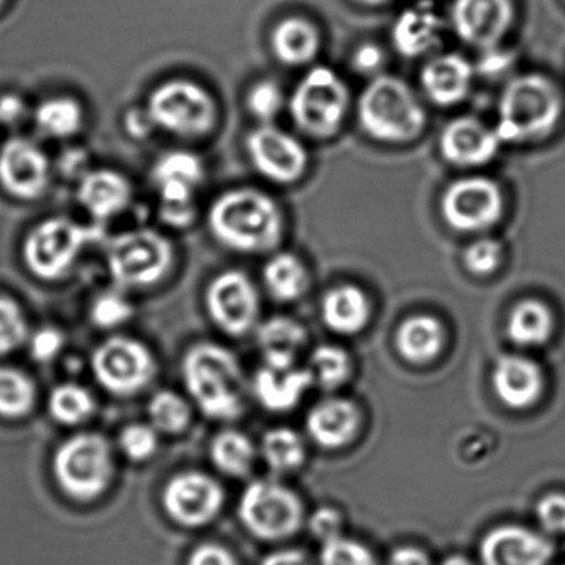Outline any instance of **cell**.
Instances as JSON below:
<instances>
[{
  "label": "cell",
  "mask_w": 565,
  "mask_h": 565,
  "mask_svg": "<svg viewBox=\"0 0 565 565\" xmlns=\"http://www.w3.org/2000/svg\"><path fill=\"white\" fill-rule=\"evenodd\" d=\"M515 21L514 0H455L451 24L459 41L484 52L499 47Z\"/></svg>",
  "instance_id": "e0dca14e"
},
{
  "label": "cell",
  "mask_w": 565,
  "mask_h": 565,
  "mask_svg": "<svg viewBox=\"0 0 565 565\" xmlns=\"http://www.w3.org/2000/svg\"><path fill=\"white\" fill-rule=\"evenodd\" d=\"M388 565H429V561L419 548L399 547L393 552Z\"/></svg>",
  "instance_id": "db71d44e"
},
{
  "label": "cell",
  "mask_w": 565,
  "mask_h": 565,
  "mask_svg": "<svg viewBox=\"0 0 565 565\" xmlns=\"http://www.w3.org/2000/svg\"><path fill=\"white\" fill-rule=\"evenodd\" d=\"M204 180V168L196 154L171 151L153 168V181L160 191L161 220L173 227H188L196 216L194 191Z\"/></svg>",
  "instance_id": "4fadbf2b"
},
{
  "label": "cell",
  "mask_w": 565,
  "mask_h": 565,
  "mask_svg": "<svg viewBox=\"0 0 565 565\" xmlns=\"http://www.w3.org/2000/svg\"><path fill=\"white\" fill-rule=\"evenodd\" d=\"M211 459L224 475L241 478L253 469L256 449L246 435L226 429L214 436L211 443Z\"/></svg>",
  "instance_id": "d6a6232c"
},
{
  "label": "cell",
  "mask_w": 565,
  "mask_h": 565,
  "mask_svg": "<svg viewBox=\"0 0 565 565\" xmlns=\"http://www.w3.org/2000/svg\"><path fill=\"white\" fill-rule=\"evenodd\" d=\"M552 552L547 539L518 525L494 529L481 542L484 565H547Z\"/></svg>",
  "instance_id": "ffe728a7"
},
{
  "label": "cell",
  "mask_w": 565,
  "mask_h": 565,
  "mask_svg": "<svg viewBox=\"0 0 565 565\" xmlns=\"http://www.w3.org/2000/svg\"><path fill=\"white\" fill-rule=\"evenodd\" d=\"M491 380L499 402L512 409L529 408L544 392L541 366L525 356H501L495 362Z\"/></svg>",
  "instance_id": "44dd1931"
},
{
  "label": "cell",
  "mask_w": 565,
  "mask_h": 565,
  "mask_svg": "<svg viewBox=\"0 0 565 565\" xmlns=\"http://www.w3.org/2000/svg\"><path fill=\"white\" fill-rule=\"evenodd\" d=\"M247 153L260 177L277 184L297 183L306 174L309 154L294 135L263 125L247 137Z\"/></svg>",
  "instance_id": "5bb4252c"
},
{
  "label": "cell",
  "mask_w": 565,
  "mask_h": 565,
  "mask_svg": "<svg viewBox=\"0 0 565 565\" xmlns=\"http://www.w3.org/2000/svg\"><path fill=\"white\" fill-rule=\"evenodd\" d=\"M6 0H0V8H2V4H4Z\"/></svg>",
  "instance_id": "91938a15"
},
{
  "label": "cell",
  "mask_w": 565,
  "mask_h": 565,
  "mask_svg": "<svg viewBox=\"0 0 565 565\" xmlns=\"http://www.w3.org/2000/svg\"><path fill=\"white\" fill-rule=\"evenodd\" d=\"M370 313L372 306L369 297L355 286L335 287L322 300L323 322L340 335H353L365 329Z\"/></svg>",
  "instance_id": "83f0119b"
},
{
  "label": "cell",
  "mask_w": 565,
  "mask_h": 565,
  "mask_svg": "<svg viewBox=\"0 0 565 565\" xmlns=\"http://www.w3.org/2000/svg\"><path fill=\"white\" fill-rule=\"evenodd\" d=\"M84 114L74 98L57 97L45 100L35 110V125L49 138H68L82 127Z\"/></svg>",
  "instance_id": "836d02e7"
},
{
  "label": "cell",
  "mask_w": 565,
  "mask_h": 565,
  "mask_svg": "<svg viewBox=\"0 0 565 565\" xmlns=\"http://www.w3.org/2000/svg\"><path fill=\"white\" fill-rule=\"evenodd\" d=\"M151 127H154L148 111L134 110L127 118V128L134 137H147L150 134Z\"/></svg>",
  "instance_id": "11a10c76"
},
{
  "label": "cell",
  "mask_w": 565,
  "mask_h": 565,
  "mask_svg": "<svg viewBox=\"0 0 565 565\" xmlns=\"http://www.w3.org/2000/svg\"><path fill=\"white\" fill-rule=\"evenodd\" d=\"M148 416L157 431L178 435L184 431L191 422V408L186 399L178 393L163 390L148 403Z\"/></svg>",
  "instance_id": "74e56055"
},
{
  "label": "cell",
  "mask_w": 565,
  "mask_h": 565,
  "mask_svg": "<svg viewBox=\"0 0 565 565\" xmlns=\"http://www.w3.org/2000/svg\"><path fill=\"white\" fill-rule=\"evenodd\" d=\"M65 337L55 327H44L32 335L31 353L38 362H51L64 349Z\"/></svg>",
  "instance_id": "7dc6e473"
},
{
  "label": "cell",
  "mask_w": 565,
  "mask_h": 565,
  "mask_svg": "<svg viewBox=\"0 0 565 565\" xmlns=\"http://www.w3.org/2000/svg\"><path fill=\"white\" fill-rule=\"evenodd\" d=\"M131 317H134V306L120 292L100 294L92 303V322L100 329H117L127 323Z\"/></svg>",
  "instance_id": "60d3db41"
},
{
  "label": "cell",
  "mask_w": 565,
  "mask_h": 565,
  "mask_svg": "<svg viewBox=\"0 0 565 565\" xmlns=\"http://www.w3.org/2000/svg\"><path fill=\"white\" fill-rule=\"evenodd\" d=\"M320 44L317 25L299 15L280 21L270 35L274 55L286 67H303L316 61Z\"/></svg>",
  "instance_id": "4316f807"
},
{
  "label": "cell",
  "mask_w": 565,
  "mask_h": 565,
  "mask_svg": "<svg viewBox=\"0 0 565 565\" xmlns=\"http://www.w3.org/2000/svg\"><path fill=\"white\" fill-rule=\"evenodd\" d=\"M359 121L373 140L405 145L425 130L426 110L406 82L393 75H380L360 95Z\"/></svg>",
  "instance_id": "277c9868"
},
{
  "label": "cell",
  "mask_w": 565,
  "mask_h": 565,
  "mask_svg": "<svg viewBox=\"0 0 565 565\" xmlns=\"http://www.w3.org/2000/svg\"><path fill=\"white\" fill-rule=\"evenodd\" d=\"M306 340V329L289 317H273L257 330V343L266 365L294 366Z\"/></svg>",
  "instance_id": "f546056e"
},
{
  "label": "cell",
  "mask_w": 565,
  "mask_h": 565,
  "mask_svg": "<svg viewBox=\"0 0 565 565\" xmlns=\"http://www.w3.org/2000/svg\"><path fill=\"white\" fill-rule=\"evenodd\" d=\"M28 332V322L19 303L9 297H0V356L22 347Z\"/></svg>",
  "instance_id": "ab89813d"
},
{
  "label": "cell",
  "mask_w": 565,
  "mask_h": 565,
  "mask_svg": "<svg viewBox=\"0 0 565 565\" xmlns=\"http://www.w3.org/2000/svg\"><path fill=\"white\" fill-rule=\"evenodd\" d=\"M539 524L545 532L564 534L565 532V494L551 492L537 502L535 508Z\"/></svg>",
  "instance_id": "bcb514c9"
},
{
  "label": "cell",
  "mask_w": 565,
  "mask_h": 565,
  "mask_svg": "<svg viewBox=\"0 0 565 565\" xmlns=\"http://www.w3.org/2000/svg\"><path fill=\"white\" fill-rule=\"evenodd\" d=\"M350 92L343 78L329 67H313L303 75L290 97L294 124L312 138H330L342 128Z\"/></svg>",
  "instance_id": "8992f818"
},
{
  "label": "cell",
  "mask_w": 565,
  "mask_h": 565,
  "mask_svg": "<svg viewBox=\"0 0 565 565\" xmlns=\"http://www.w3.org/2000/svg\"><path fill=\"white\" fill-rule=\"evenodd\" d=\"M94 396L77 383L58 385L49 396V412L62 425H81L94 415Z\"/></svg>",
  "instance_id": "d590c367"
},
{
  "label": "cell",
  "mask_w": 565,
  "mask_h": 565,
  "mask_svg": "<svg viewBox=\"0 0 565 565\" xmlns=\"http://www.w3.org/2000/svg\"><path fill=\"white\" fill-rule=\"evenodd\" d=\"M383 52L376 45L365 44L353 55V67L362 74H375L382 67Z\"/></svg>",
  "instance_id": "816d5d0a"
},
{
  "label": "cell",
  "mask_w": 565,
  "mask_h": 565,
  "mask_svg": "<svg viewBox=\"0 0 565 565\" xmlns=\"http://www.w3.org/2000/svg\"><path fill=\"white\" fill-rule=\"evenodd\" d=\"M475 68L459 54H439L419 74L423 92L438 107H455L468 97Z\"/></svg>",
  "instance_id": "7402d4cb"
},
{
  "label": "cell",
  "mask_w": 565,
  "mask_h": 565,
  "mask_svg": "<svg viewBox=\"0 0 565 565\" xmlns=\"http://www.w3.org/2000/svg\"><path fill=\"white\" fill-rule=\"evenodd\" d=\"M342 529V518L339 512L332 508H320L319 511L313 512L310 518V531L317 539L326 544V542L333 541V539L342 537L340 535Z\"/></svg>",
  "instance_id": "c3c4849f"
},
{
  "label": "cell",
  "mask_w": 565,
  "mask_h": 565,
  "mask_svg": "<svg viewBox=\"0 0 565 565\" xmlns=\"http://www.w3.org/2000/svg\"><path fill=\"white\" fill-rule=\"evenodd\" d=\"M310 362H312L313 380H317L326 390L339 388L349 380L350 370H352L349 355L339 347H319L313 350Z\"/></svg>",
  "instance_id": "f35d334b"
},
{
  "label": "cell",
  "mask_w": 565,
  "mask_h": 565,
  "mask_svg": "<svg viewBox=\"0 0 565 565\" xmlns=\"http://www.w3.org/2000/svg\"><path fill=\"white\" fill-rule=\"evenodd\" d=\"M188 565H236V561L223 545L203 544L194 548Z\"/></svg>",
  "instance_id": "681fc988"
},
{
  "label": "cell",
  "mask_w": 565,
  "mask_h": 565,
  "mask_svg": "<svg viewBox=\"0 0 565 565\" xmlns=\"http://www.w3.org/2000/svg\"><path fill=\"white\" fill-rule=\"evenodd\" d=\"M188 393L207 418L231 422L243 415L246 382L236 356L217 343H196L183 359Z\"/></svg>",
  "instance_id": "7a4b0ae2"
},
{
  "label": "cell",
  "mask_w": 565,
  "mask_h": 565,
  "mask_svg": "<svg viewBox=\"0 0 565 565\" xmlns=\"http://www.w3.org/2000/svg\"><path fill=\"white\" fill-rule=\"evenodd\" d=\"M396 350L412 363H428L441 352L445 330L435 317L413 316L396 330Z\"/></svg>",
  "instance_id": "f1b7e54d"
},
{
  "label": "cell",
  "mask_w": 565,
  "mask_h": 565,
  "mask_svg": "<svg viewBox=\"0 0 565 565\" xmlns=\"http://www.w3.org/2000/svg\"><path fill=\"white\" fill-rule=\"evenodd\" d=\"M508 337L519 347L544 345L554 332V316L539 300H522L509 313Z\"/></svg>",
  "instance_id": "4dcf8cb0"
},
{
  "label": "cell",
  "mask_w": 565,
  "mask_h": 565,
  "mask_svg": "<svg viewBox=\"0 0 565 565\" xmlns=\"http://www.w3.org/2000/svg\"><path fill=\"white\" fill-rule=\"evenodd\" d=\"M511 52L501 51L499 47L489 49L482 52L481 61H479L478 71L486 77H498V75L505 74L512 67Z\"/></svg>",
  "instance_id": "f907efd6"
},
{
  "label": "cell",
  "mask_w": 565,
  "mask_h": 565,
  "mask_svg": "<svg viewBox=\"0 0 565 565\" xmlns=\"http://www.w3.org/2000/svg\"><path fill=\"white\" fill-rule=\"evenodd\" d=\"M210 230L223 246L243 254L276 249L282 239L279 204L259 190L227 191L210 210Z\"/></svg>",
  "instance_id": "6da1fadb"
},
{
  "label": "cell",
  "mask_w": 565,
  "mask_h": 565,
  "mask_svg": "<svg viewBox=\"0 0 565 565\" xmlns=\"http://www.w3.org/2000/svg\"><path fill=\"white\" fill-rule=\"evenodd\" d=\"M78 201L95 220H110L127 210L131 201V186L127 178L117 171H90L78 186Z\"/></svg>",
  "instance_id": "484cf974"
},
{
  "label": "cell",
  "mask_w": 565,
  "mask_h": 565,
  "mask_svg": "<svg viewBox=\"0 0 565 565\" xmlns=\"http://www.w3.org/2000/svg\"><path fill=\"white\" fill-rule=\"evenodd\" d=\"M100 233L67 217L44 221L31 231L24 244V260L39 279L58 280L67 276L81 250Z\"/></svg>",
  "instance_id": "ba28073f"
},
{
  "label": "cell",
  "mask_w": 565,
  "mask_h": 565,
  "mask_svg": "<svg viewBox=\"0 0 565 565\" xmlns=\"http://www.w3.org/2000/svg\"><path fill=\"white\" fill-rule=\"evenodd\" d=\"M561 115L562 95L551 78L518 75L499 97L494 130L502 143H534L555 130Z\"/></svg>",
  "instance_id": "3957f363"
},
{
  "label": "cell",
  "mask_w": 565,
  "mask_h": 565,
  "mask_svg": "<svg viewBox=\"0 0 565 565\" xmlns=\"http://www.w3.org/2000/svg\"><path fill=\"white\" fill-rule=\"evenodd\" d=\"M38 390L21 370L0 366V416L22 418L34 408Z\"/></svg>",
  "instance_id": "e575fe53"
},
{
  "label": "cell",
  "mask_w": 565,
  "mask_h": 565,
  "mask_svg": "<svg viewBox=\"0 0 565 565\" xmlns=\"http://www.w3.org/2000/svg\"><path fill=\"white\" fill-rule=\"evenodd\" d=\"M355 2H360V4L365 6H382L385 4V2H388V0H355Z\"/></svg>",
  "instance_id": "680465c9"
},
{
  "label": "cell",
  "mask_w": 565,
  "mask_h": 565,
  "mask_svg": "<svg viewBox=\"0 0 565 565\" xmlns=\"http://www.w3.org/2000/svg\"><path fill=\"white\" fill-rule=\"evenodd\" d=\"M223 504V488L204 472H181L168 481L163 491L164 511L184 527L210 524L220 514Z\"/></svg>",
  "instance_id": "2e32d148"
},
{
  "label": "cell",
  "mask_w": 565,
  "mask_h": 565,
  "mask_svg": "<svg viewBox=\"0 0 565 565\" xmlns=\"http://www.w3.org/2000/svg\"><path fill=\"white\" fill-rule=\"evenodd\" d=\"M359 429L360 412L349 399H323L307 416L310 438L326 449L343 448L355 439Z\"/></svg>",
  "instance_id": "d4e9b609"
},
{
  "label": "cell",
  "mask_w": 565,
  "mask_h": 565,
  "mask_svg": "<svg viewBox=\"0 0 565 565\" xmlns=\"http://www.w3.org/2000/svg\"><path fill=\"white\" fill-rule=\"evenodd\" d=\"M267 465L277 472H289L299 468L306 459L302 438L289 428L270 429L260 445Z\"/></svg>",
  "instance_id": "8d00e7d4"
},
{
  "label": "cell",
  "mask_w": 565,
  "mask_h": 565,
  "mask_svg": "<svg viewBox=\"0 0 565 565\" xmlns=\"http://www.w3.org/2000/svg\"><path fill=\"white\" fill-rule=\"evenodd\" d=\"M284 105H286V98H284L282 88L276 82H257L247 94V108L264 125H270V121L282 111Z\"/></svg>",
  "instance_id": "b9f144b4"
},
{
  "label": "cell",
  "mask_w": 565,
  "mask_h": 565,
  "mask_svg": "<svg viewBox=\"0 0 565 565\" xmlns=\"http://www.w3.org/2000/svg\"><path fill=\"white\" fill-rule=\"evenodd\" d=\"M260 565H307V562L300 552L279 551L267 555Z\"/></svg>",
  "instance_id": "9f6ffc18"
},
{
  "label": "cell",
  "mask_w": 565,
  "mask_h": 565,
  "mask_svg": "<svg viewBox=\"0 0 565 565\" xmlns=\"http://www.w3.org/2000/svg\"><path fill=\"white\" fill-rule=\"evenodd\" d=\"M443 220L459 233H479L501 221L504 194L491 178L466 177L452 181L441 196Z\"/></svg>",
  "instance_id": "7c38bea8"
},
{
  "label": "cell",
  "mask_w": 565,
  "mask_h": 565,
  "mask_svg": "<svg viewBox=\"0 0 565 565\" xmlns=\"http://www.w3.org/2000/svg\"><path fill=\"white\" fill-rule=\"evenodd\" d=\"M320 565H376V562L365 545L339 537L323 544Z\"/></svg>",
  "instance_id": "ee69618b"
},
{
  "label": "cell",
  "mask_w": 565,
  "mask_h": 565,
  "mask_svg": "<svg viewBox=\"0 0 565 565\" xmlns=\"http://www.w3.org/2000/svg\"><path fill=\"white\" fill-rule=\"evenodd\" d=\"M52 468L65 494L77 501H94L107 491L114 478V451L104 436L81 433L58 446Z\"/></svg>",
  "instance_id": "5b68a950"
},
{
  "label": "cell",
  "mask_w": 565,
  "mask_h": 565,
  "mask_svg": "<svg viewBox=\"0 0 565 565\" xmlns=\"http://www.w3.org/2000/svg\"><path fill=\"white\" fill-rule=\"evenodd\" d=\"M147 111L154 127L178 137H201L216 124L213 97L201 85L181 78L161 84L151 94Z\"/></svg>",
  "instance_id": "9c48e42d"
},
{
  "label": "cell",
  "mask_w": 565,
  "mask_h": 565,
  "mask_svg": "<svg viewBox=\"0 0 565 565\" xmlns=\"http://www.w3.org/2000/svg\"><path fill=\"white\" fill-rule=\"evenodd\" d=\"M313 383L312 372L294 366L264 365L254 376L257 402L273 413H286L299 405Z\"/></svg>",
  "instance_id": "cb8c5ba5"
},
{
  "label": "cell",
  "mask_w": 565,
  "mask_h": 565,
  "mask_svg": "<svg viewBox=\"0 0 565 565\" xmlns=\"http://www.w3.org/2000/svg\"><path fill=\"white\" fill-rule=\"evenodd\" d=\"M206 307L213 322L227 335H246L259 317V296L246 274L227 270L207 287Z\"/></svg>",
  "instance_id": "9a60e30c"
},
{
  "label": "cell",
  "mask_w": 565,
  "mask_h": 565,
  "mask_svg": "<svg viewBox=\"0 0 565 565\" xmlns=\"http://www.w3.org/2000/svg\"><path fill=\"white\" fill-rule=\"evenodd\" d=\"M25 105L21 98L15 95H4L0 97V124L15 125L24 117Z\"/></svg>",
  "instance_id": "f5cc1de1"
},
{
  "label": "cell",
  "mask_w": 565,
  "mask_h": 565,
  "mask_svg": "<svg viewBox=\"0 0 565 565\" xmlns=\"http://www.w3.org/2000/svg\"><path fill=\"white\" fill-rule=\"evenodd\" d=\"M501 145L494 128L476 117L455 118L439 137L441 157L458 168H479L491 163Z\"/></svg>",
  "instance_id": "d6986e66"
},
{
  "label": "cell",
  "mask_w": 565,
  "mask_h": 565,
  "mask_svg": "<svg viewBox=\"0 0 565 565\" xmlns=\"http://www.w3.org/2000/svg\"><path fill=\"white\" fill-rule=\"evenodd\" d=\"M443 31L445 24L435 6L418 2L396 18L392 28V44L403 57H423L441 44Z\"/></svg>",
  "instance_id": "603a6c76"
},
{
  "label": "cell",
  "mask_w": 565,
  "mask_h": 565,
  "mask_svg": "<svg viewBox=\"0 0 565 565\" xmlns=\"http://www.w3.org/2000/svg\"><path fill=\"white\" fill-rule=\"evenodd\" d=\"M92 370L102 388L115 396H131L153 382L157 360L145 343L111 337L95 349Z\"/></svg>",
  "instance_id": "8fae6325"
},
{
  "label": "cell",
  "mask_w": 565,
  "mask_h": 565,
  "mask_svg": "<svg viewBox=\"0 0 565 565\" xmlns=\"http://www.w3.org/2000/svg\"><path fill=\"white\" fill-rule=\"evenodd\" d=\"M443 565H471L466 558L449 557L448 561L443 562Z\"/></svg>",
  "instance_id": "6f0895ef"
},
{
  "label": "cell",
  "mask_w": 565,
  "mask_h": 565,
  "mask_svg": "<svg viewBox=\"0 0 565 565\" xmlns=\"http://www.w3.org/2000/svg\"><path fill=\"white\" fill-rule=\"evenodd\" d=\"M264 284L270 296L280 302L297 300L306 292L309 277L306 266L294 254H276L264 267Z\"/></svg>",
  "instance_id": "1f68e13d"
},
{
  "label": "cell",
  "mask_w": 565,
  "mask_h": 565,
  "mask_svg": "<svg viewBox=\"0 0 565 565\" xmlns=\"http://www.w3.org/2000/svg\"><path fill=\"white\" fill-rule=\"evenodd\" d=\"M121 452L131 461H147L158 449L157 429L143 423H134L121 429L120 438Z\"/></svg>",
  "instance_id": "7bdbcfd3"
},
{
  "label": "cell",
  "mask_w": 565,
  "mask_h": 565,
  "mask_svg": "<svg viewBox=\"0 0 565 565\" xmlns=\"http://www.w3.org/2000/svg\"><path fill=\"white\" fill-rule=\"evenodd\" d=\"M501 244L498 241L489 239V237L469 244L466 247L465 254H462L466 269L469 273L476 274V276H488V274L494 273L499 264H501Z\"/></svg>",
  "instance_id": "f6af8a7d"
},
{
  "label": "cell",
  "mask_w": 565,
  "mask_h": 565,
  "mask_svg": "<svg viewBox=\"0 0 565 565\" xmlns=\"http://www.w3.org/2000/svg\"><path fill=\"white\" fill-rule=\"evenodd\" d=\"M107 260L115 282L124 287H151L170 273L173 246L157 231H128L111 241Z\"/></svg>",
  "instance_id": "52a82bcc"
},
{
  "label": "cell",
  "mask_w": 565,
  "mask_h": 565,
  "mask_svg": "<svg viewBox=\"0 0 565 565\" xmlns=\"http://www.w3.org/2000/svg\"><path fill=\"white\" fill-rule=\"evenodd\" d=\"M51 168L44 151L24 138H14L0 150V184L12 196L35 200L44 193Z\"/></svg>",
  "instance_id": "ac0fdd59"
},
{
  "label": "cell",
  "mask_w": 565,
  "mask_h": 565,
  "mask_svg": "<svg viewBox=\"0 0 565 565\" xmlns=\"http://www.w3.org/2000/svg\"><path fill=\"white\" fill-rule=\"evenodd\" d=\"M239 518L250 534L264 541L290 537L302 525L299 495L276 481H256L241 495Z\"/></svg>",
  "instance_id": "30bf717a"
}]
</instances>
